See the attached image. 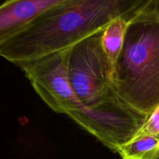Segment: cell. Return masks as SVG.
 Listing matches in <instances>:
<instances>
[{
    "label": "cell",
    "instance_id": "7",
    "mask_svg": "<svg viewBox=\"0 0 159 159\" xmlns=\"http://www.w3.org/2000/svg\"><path fill=\"white\" fill-rule=\"evenodd\" d=\"M137 8L127 14L120 16L113 20L104 29L102 40V47L113 65L116 62L122 48L127 23Z\"/></svg>",
    "mask_w": 159,
    "mask_h": 159
},
{
    "label": "cell",
    "instance_id": "9",
    "mask_svg": "<svg viewBox=\"0 0 159 159\" xmlns=\"http://www.w3.org/2000/svg\"><path fill=\"white\" fill-rule=\"evenodd\" d=\"M138 135H159V107L149 116Z\"/></svg>",
    "mask_w": 159,
    "mask_h": 159
},
{
    "label": "cell",
    "instance_id": "1",
    "mask_svg": "<svg viewBox=\"0 0 159 159\" xmlns=\"http://www.w3.org/2000/svg\"><path fill=\"white\" fill-rule=\"evenodd\" d=\"M142 0H63L11 37L0 41V55L20 68L69 49L107 27Z\"/></svg>",
    "mask_w": 159,
    "mask_h": 159
},
{
    "label": "cell",
    "instance_id": "3",
    "mask_svg": "<svg viewBox=\"0 0 159 159\" xmlns=\"http://www.w3.org/2000/svg\"><path fill=\"white\" fill-rule=\"evenodd\" d=\"M104 29L78 42L69 50L68 79L85 108H94L119 97L112 81L113 65L102 47Z\"/></svg>",
    "mask_w": 159,
    "mask_h": 159
},
{
    "label": "cell",
    "instance_id": "6",
    "mask_svg": "<svg viewBox=\"0 0 159 159\" xmlns=\"http://www.w3.org/2000/svg\"><path fill=\"white\" fill-rule=\"evenodd\" d=\"M63 0H8L0 6V41L24 26Z\"/></svg>",
    "mask_w": 159,
    "mask_h": 159
},
{
    "label": "cell",
    "instance_id": "4",
    "mask_svg": "<svg viewBox=\"0 0 159 159\" xmlns=\"http://www.w3.org/2000/svg\"><path fill=\"white\" fill-rule=\"evenodd\" d=\"M68 116L114 152L132 141L149 117L120 97L94 108L83 107Z\"/></svg>",
    "mask_w": 159,
    "mask_h": 159
},
{
    "label": "cell",
    "instance_id": "10",
    "mask_svg": "<svg viewBox=\"0 0 159 159\" xmlns=\"http://www.w3.org/2000/svg\"><path fill=\"white\" fill-rule=\"evenodd\" d=\"M157 159H159V156H158V158H157Z\"/></svg>",
    "mask_w": 159,
    "mask_h": 159
},
{
    "label": "cell",
    "instance_id": "5",
    "mask_svg": "<svg viewBox=\"0 0 159 159\" xmlns=\"http://www.w3.org/2000/svg\"><path fill=\"white\" fill-rule=\"evenodd\" d=\"M70 48L20 67L42 100L55 113L67 116L84 107L75 94L68 79Z\"/></svg>",
    "mask_w": 159,
    "mask_h": 159
},
{
    "label": "cell",
    "instance_id": "2",
    "mask_svg": "<svg viewBox=\"0 0 159 159\" xmlns=\"http://www.w3.org/2000/svg\"><path fill=\"white\" fill-rule=\"evenodd\" d=\"M112 81L134 110L150 116L159 107V0H142L129 20Z\"/></svg>",
    "mask_w": 159,
    "mask_h": 159
},
{
    "label": "cell",
    "instance_id": "8",
    "mask_svg": "<svg viewBox=\"0 0 159 159\" xmlns=\"http://www.w3.org/2000/svg\"><path fill=\"white\" fill-rule=\"evenodd\" d=\"M122 159H157L159 156V135H137L116 150Z\"/></svg>",
    "mask_w": 159,
    "mask_h": 159
}]
</instances>
